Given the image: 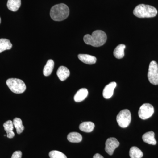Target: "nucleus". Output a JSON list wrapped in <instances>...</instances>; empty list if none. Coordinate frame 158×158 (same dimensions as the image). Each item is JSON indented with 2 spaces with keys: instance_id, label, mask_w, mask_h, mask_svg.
Instances as JSON below:
<instances>
[{
  "instance_id": "nucleus-1",
  "label": "nucleus",
  "mask_w": 158,
  "mask_h": 158,
  "mask_svg": "<svg viewBox=\"0 0 158 158\" xmlns=\"http://www.w3.org/2000/svg\"><path fill=\"white\" fill-rule=\"evenodd\" d=\"M84 40L86 44L95 47L102 46L107 40L106 34L104 31L97 30L94 31L92 35L86 34L84 37Z\"/></svg>"
},
{
  "instance_id": "nucleus-2",
  "label": "nucleus",
  "mask_w": 158,
  "mask_h": 158,
  "mask_svg": "<svg viewBox=\"0 0 158 158\" xmlns=\"http://www.w3.org/2000/svg\"><path fill=\"white\" fill-rule=\"evenodd\" d=\"M69 14V8L64 4H58L53 6L50 13L51 18L56 21L64 20L68 17Z\"/></svg>"
},
{
  "instance_id": "nucleus-3",
  "label": "nucleus",
  "mask_w": 158,
  "mask_h": 158,
  "mask_svg": "<svg viewBox=\"0 0 158 158\" xmlns=\"http://www.w3.org/2000/svg\"><path fill=\"white\" fill-rule=\"evenodd\" d=\"M157 13V10L153 6L144 4L138 5L133 11L134 15L140 18L155 17Z\"/></svg>"
},
{
  "instance_id": "nucleus-4",
  "label": "nucleus",
  "mask_w": 158,
  "mask_h": 158,
  "mask_svg": "<svg viewBox=\"0 0 158 158\" xmlns=\"http://www.w3.org/2000/svg\"><path fill=\"white\" fill-rule=\"evenodd\" d=\"M6 84L13 93L21 94L26 90V86L22 80L17 78H10L6 81Z\"/></svg>"
},
{
  "instance_id": "nucleus-5",
  "label": "nucleus",
  "mask_w": 158,
  "mask_h": 158,
  "mask_svg": "<svg viewBox=\"0 0 158 158\" xmlns=\"http://www.w3.org/2000/svg\"><path fill=\"white\" fill-rule=\"evenodd\" d=\"M131 120V115L128 110L125 109L121 110L116 117V121L119 127L126 128L129 125Z\"/></svg>"
},
{
  "instance_id": "nucleus-6",
  "label": "nucleus",
  "mask_w": 158,
  "mask_h": 158,
  "mask_svg": "<svg viewBox=\"0 0 158 158\" xmlns=\"http://www.w3.org/2000/svg\"><path fill=\"white\" fill-rule=\"evenodd\" d=\"M148 78L150 83L153 85H158V65L156 61H152L150 63Z\"/></svg>"
},
{
  "instance_id": "nucleus-7",
  "label": "nucleus",
  "mask_w": 158,
  "mask_h": 158,
  "mask_svg": "<svg viewBox=\"0 0 158 158\" xmlns=\"http://www.w3.org/2000/svg\"><path fill=\"white\" fill-rule=\"evenodd\" d=\"M154 109L152 105L149 103L144 104L140 107L138 111V116L142 119H146L152 116Z\"/></svg>"
},
{
  "instance_id": "nucleus-8",
  "label": "nucleus",
  "mask_w": 158,
  "mask_h": 158,
  "mask_svg": "<svg viewBox=\"0 0 158 158\" xmlns=\"http://www.w3.org/2000/svg\"><path fill=\"white\" fill-rule=\"evenodd\" d=\"M119 145V142L116 138H108L106 142L105 151L108 154L111 156L113 154L114 150Z\"/></svg>"
},
{
  "instance_id": "nucleus-9",
  "label": "nucleus",
  "mask_w": 158,
  "mask_h": 158,
  "mask_svg": "<svg viewBox=\"0 0 158 158\" xmlns=\"http://www.w3.org/2000/svg\"><path fill=\"white\" fill-rule=\"evenodd\" d=\"M116 82H112L107 85L105 87L103 91V96L106 99L110 98L112 97L114 92V89L116 87Z\"/></svg>"
},
{
  "instance_id": "nucleus-10",
  "label": "nucleus",
  "mask_w": 158,
  "mask_h": 158,
  "mask_svg": "<svg viewBox=\"0 0 158 158\" xmlns=\"http://www.w3.org/2000/svg\"><path fill=\"white\" fill-rule=\"evenodd\" d=\"M78 57L81 62L88 65L95 64L97 61L96 57L88 54H79Z\"/></svg>"
},
{
  "instance_id": "nucleus-11",
  "label": "nucleus",
  "mask_w": 158,
  "mask_h": 158,
  "mask_svg": "<svg viewBox=\"0 0 158 158\" xmlns=\"http://www.w3.org/2000/svg\"><path fill=\"white\" fill-rule=\"evenodd\" d=\"M57 75L61 81H64L68 78L70 75V71L67 67L64 66H61L57 70Z\"/></svg>"
},
{
  "instance_id": "nucleus-12",
  "label": "nucleus",
  "mask_w": 158,
  "mask_h": 158,
  "mask_svg": "<svg viewBox=\"0 0 158 158\" xmlns=\"http://www.w3.org/2000/svg\"><path fill=\"white\" fill-rule=\"evenodd\" d=\"M142 139L145 143L152 145H156L157 142L155 138V133L152 131L148 132L142 136Z\"/></svg>"
},
{
  "instance_id": "nucleus-13",
  "label": "nucleus",
  "mask_w": 158,
  "mask_h": 158,
  "mask_svg": "<svg viewBox=\"0 0 158 158\" xmlns=\"http://www.w3.org/2000/svg\"><path fill=\"white\" fill-rule=\"evenodd\" d=\"M4 129L7 133V137L9 138H14L15 133L13 130L14 128L13 122L11 120H8L6 121L3 124Z\"/></svg>"
},
{
  "instance_id": "nucleus-14",
  "label": "nucleus",
  "mask_w": 158,
  "mask_h": 158,
  "mask_svg": "<svg viewBox=\"0 0 158 158\" xmlns=\"http://www.w3.org/2000/svg\"><path fill=\"white\" fill-rule=\"evenodd\" d=\"M88 91L87 89L85 88H81L77 91L74 97V99L75 101L77 102L83 101L88 96Z\"/></svg>"
},
{
  "instance_id": "nucleus-15",
  "label": "nucleus",
  "mask_w": 158,
  "mask_h": 158,
  "mask_svg": "<svg viewBox=\"0 0 158 158\" xmlns=\"http://www.w3.org/2000/svg\"><path fill=\"white\" fill-rule=\"evenodd\" d=\"M94 124L92 122H84L79 126V129L86 133H90L93 131L94 128Z\"/></svg>"
},
{
  "instance_id": "nucleus-16",
  "label": "nucleus",
  "mask_w": 158,
  "mask_h": 158,
  "mask_svg": "<svg viewBox=\"0 0 158 158\" xmlns=\"http://www.w3.org/2000/svg\"><path fill=\"white\" fill-rule=\"evenodd\" d=\"M21 5V0H8L7 7L10 11H16L18 10Z\"/></svg>"
},
{
  "instance_id": "nucleus-17",
  "label": "nucleus",
  "mask_w": 158,
  "mask_h": 158,
  "mask_svg": "<svg viewBox=\"0 0 158 158\" xmlns=\"http://www.w3.org/2000/svg\"><path fill=\"white\" fill-rule=\"evenodd\" d=\"M126 46L123 44H119L117 46L113 52V55L117 59H121L124 56V49Z\"/></svg>"
},
{
  "instance_id": "nucleus-18",
  "label": "nucleus",
  "mask_w": 158,
  "mask_h": 158,
  "mask_svg": "<svg viewBox=\"0 0 158 158\" xmlns=\"http://www.w3.org/2000/svg\"><path fill=\"white\" fill-rule=\"evenodd\" d=\"M67 139L72 143H79L82 141V136L80 133L73 132L68 134Z\"/></svg>"
},
{
  "instance_id": "nucleus-19",
  "label": "nucleus",
  "mask_w": 158,
  "mask_h": 158,
  "mask_svg": "<svg viewBox=\"0 0 158 158\" xmlns=\"http://www.w3.org/2000/svg\"><path fill=\"white\" fill-rule=\"evenodd\" d=\"M54 67V62L52 59H49L47 62L43 69V74L46 77L50 75L52 72Z\"/></svg>"
},
{
  "instance_id": "nucleus-20",
  "label": "nucleus",
  "mask_w": 158,
  "mask_h": 158,
  "mask_svg": "<svg viewBox=\"0 0 158 158\" xmlns=\"http://www.w3.org/2000/svg\"><path fill=\"white\" fill-rule=\"evenodd\" d=\"M12 47V44L9 40L4 38L0 39V53L7 50L11 49Z\"/></svg>"
},
{
  "instance_id": "nucleus-21",
  "label": "nucleus",
  "mask_w": 158,
  "mask_h": 158,
  "mask_svg": "<svg viewBox=\"0 0 158 158\" xmlns=\"http://www.w3.org/2000/svg\"><path fill=\"white\" fill-rule=\"evenodd\" d=\"M129 155L131 158H141L143 157V153L138 147H132L130 150Z\"/></svg>"
},
{
  "instance_id": "nucleus-22",
  "label": "nucleus",
  "mask_w": 158,
  "mask_h": 158,
  "mask_svg": "<svg viewBox=\"0 0 158 158\" xmlns=\"http://www.w3.org/2000/svg\"><path fill=\"white\" fill-rule=\"evenodd\" d=\"M14 127L16 130L17 134H20L24 129V126L23 125L22 121L20 118H15L13 120Z\"/></svg>"
},
{
  "instance_id": "nucleus-23",
  "label": "nucleus",
  "mask_w": 158,
  "mask_h": 158,
  "mask_svg": "<svg viewBox=\"0 0 158 158\" xmlns=\"http://www.w3.org/2000/svg\"><path fill=\"white\" fill-rule=\"evenodd\" d=\"M50 158H67L63 153L56 150L52 151L49 153Z\"/></svg>"
},
{
  "instance_id": "nucleus-24",
  "label": "nucleus",
  "mask_w": 158,
  "mask_h": 158,
  "mask_svg": "<svg viewBox=\"0 0 158 158\" xmlns=\"http://www.w3.org/2000/svg\"><path fill=\"white\" fill-rule=\"evenodd\" d=\"M22 156V152L20 151H17L13 153L11 158H21Z\"/></svg>"
},
{
  "instance_id": "nucleus-25",
  "label": "nucleus",
  "mask_w": 158,
  "mask_h": 158,
  "mask_svg": "<svg viewBox=\"0 0 158 158\" xmlns=\"http://www.w3.org/2000/svg\"><path fill=\"white\" fill-rule=\"evenodd\" d=\"M93 158H104L100 154L96 153L94 156Z\"/></svg>"
},
{
  "instance_id": "nucleus-26",
  "label": "nucleus",
  "mask_w": 158,
  "mask_h": 158,
  "mask_svg": "<svg viewBox=\"0 0 158 158\" xmlns=\"http://www.w3.org/2000/svg\"><path fill=\"white\" fill-rule=\"evenodd\" d=\"M1 18H0V24H1Z\"/></svg>"
}]
</instances>
